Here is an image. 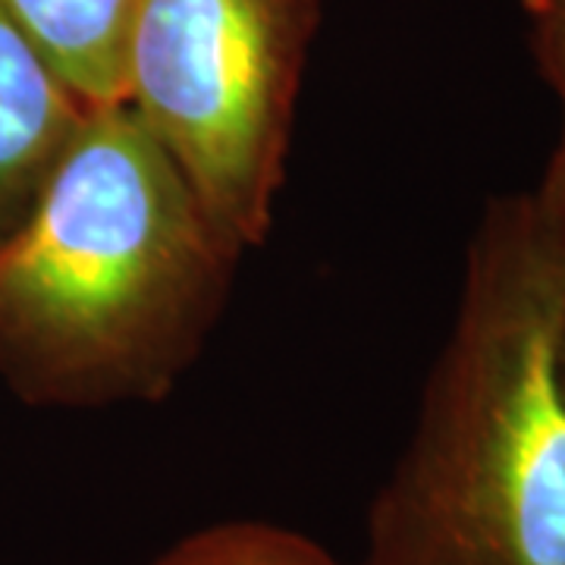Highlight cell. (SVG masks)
<instances>
[{
	"label": "cell",
	"instance_id": "obj_6",
	"mask_svg": "<svg viewBox=\"0 0 565 565\" xmlns=\"http://www.w3.org/2000/svg\"><path fill=\"white\" fill-rule=\"evenodd\" d=\"M151 565H345L296 527L226 519L173 541Z\"/></svg>",
	"mask_w": 565,
	"mask_h": 565
},
{
	"label": "cell",
	"instance_id": "obj_1",
	"mask_svg": "<svg viewBox=\"0 0 565 565\" xmlns=\"http://www.w3.org/2000/svg\"><path fill=\"white\" fill-rule=\"evenodd\" d=\"M243 255L126 104L92 107L0 245V377L32 405L158 403L202 355Z\"/></svg>",
	"mask_w": 565,
	"mask_h": 565
},
{
	"label": "cell",
	"instance_id": "obj_7",
	"mask_svg": "<svg viewBox=\"0 0 565 565\" xmlns=\"http://www.w3.org/2000/svg\"><path fill=\"white\" fill-rule=\"evenodd\" d=\"M527 20V41L537 73L550 85L559 107V136L550 154L544 180L531 189L537 211L565 248V0H522Z\"/></svg>",
	"mask_w": 565,
	"mask_h": 565
},
{
	"label": "cell",
	"instance_id": "obj_3",
	"mask_svg": "<svg viewBox=\"0 0 565 565\" xmlns=\"http://www.w3.org/2000/svg\"><path fill=\"white\" fill-rule=\"evenodd\" d=\"M321 0H136L122 104L236 248L267 239Z\"/></svg>",
	"mask_w": 565,
	"mask_h": 565
},
{
	"label": "cell",
	"instance_id": "obj_4",
	"mask_svg": "<svg viewBox=\"0 0 565 565\" xmlns=\"http://www.w3.org/2000/svg\"><path fill=\"white\" fill-rule=\"evenodd\" d=\"M88 110L0 0V245L39 207Z\"/></svg>",
	"mask_w": 565,
	"mask_h": 565
},
{
	"label": "cell",
	"instance_id": "obj_5",
	"mask_svg": "<svg viewBox=\"0 0 565 565\" xmlns=\"http://www.w3.org/2000/svg\"><path fill=\"white\" fill-rule=\"evenodd\" d=\"M3 7L88 107L122 104L136 0H3Z\"/></svg>",
	"mask_w": 565,
	"mask_h": 565
},
{
	"label": "cell",
	"instance_id": "obj_2",
	"mask_svg": "<svg viewBox=\"0 0 565 565\" xmlns=\"http://www.w3.org/2000/svg\"><path fill=\"white\" fill-rule=\"evenodd\" d=\"M359 565H565V248L531 189L487 202Z\"/></svg>",
	"mask_w": 565,
	"mask_h": 565
}]
</instances>
